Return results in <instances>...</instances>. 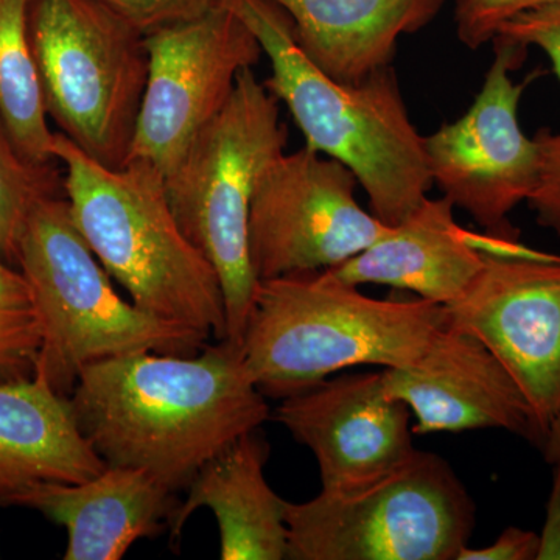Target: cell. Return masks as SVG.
I'll use <instances>...</instances> for the list:
<instances>
[{
	"label": "cell",
	"instance_id": "d4e9b609",
	"mask_svg": "<svg viewBox=\"0 0 560 560\" xmlns=\"http://www.w3.org/2000/svg\"><path fill=\"white\" fill-rule=\"evenodd\" d=\"M536 139L540 147L539 180L526 202L537 223L560 238V132L541 128Z\"/></svg>",
	"mask_w": 560,
	"mask_h": 560
},
{
	"label": "cell",
	"instance_id": "9a60e30c",
	"mask_svg": "<svg viewBox=\"0 0 560 560\" xmlns=\"http://www.w3.org/2000/svg\"><path fill=\"white\" fill-rule=\"evenodd\" d=\"M178 492L147 470L110 467L75 485L43 482L16 506L40 512L68 533L65 560H119L140 539L171 529Z\"/></svg>",
	"mask_w": 560,
	"mask_h": 560
},
{
	"label": "cell",
	"instance_id": "7c38bea8",
	"mask_svg": "<svg viewBox=\"0 0 560 560\" xmlns=\"http://www.w3.org/2000/svg\"><path fill=\"white\" fill-rule=\"evenodd\" d=\"M145 44L149 79L128 161L150 162L165 176L264 50L226 0L198 20L150 33Z\"/></svg>",
	"mask_w": 560,
	"mask_h": 560
},
{
	"label": "cell",
	"instance_id": "30bf717a",
	"mask_svg": "<svg viewBox=\"0 0 560 560\" xmlns=\"http://www.w3.org/2000/svg\"><path fill=\"white\" fill-rule=\"evenodd\" d=\"M444 307L448 327L503 363L547 434L560 410V256L488 235L477 278Z\"/></svg>",
	"mask_w": 560,
	"mask_h": 560
},
{
	"label": "cell",
	"instance_id": "603a6c76",
	"mask_svg": "<svg viewBox=\"0 0 560 560\" xmlns=\"http://www.w3.org/2000/svg\"><path fill=\"white\" fill-rule=\"evenodd\" d=\"M556 3L560 0H456V35L467 49L478 50L492 43L508 21Z\"/></svg>",
	"mask_w": 560,
	"mask_h": 560
},
{
	"label": "cell",
	"instance_id": "7402d4cb",
	"mask_svg": "<svg viewBox=\"0 0 560 560\" xmlns=\"http://www.w3.org/2000/svg\"><path fill=\"white\" fill-rule=\"evenodd\" d=\"M43 326L27 279L0 260V382L35 375Z\"/></svg>",
	"mask_w": 560,
	"mask_h": 560
},
{
	"label": "cell",
	"instance_id": "5bb4252c",
	"mask_svg": "<svg viewBox=\"0 0 560 560\" xmlns=\"http://www.w3.org/2000/svg\"><path fill=\"white\" fill-rule=\"evenodd\" d=\"M386 393L416 418L415 434L504 430L544 444L536 412L478 338L445 326L415 363L382 370Z\"/></svg>",
	"mask_w": 560,
	"mask_h": 560
},
{
	"label": "cell",
	"instance_id": "3957f363",
	"mask_svg": "<svg viewBox=\"0 0 560 560\" xmlns=\"http://www.w3.org/2000/svg\"><path fill=\"white\" fill-rule=\"evenodd\" d=\"M51 153L77 228L132 304L210 340H226L219 272L180 230L162 172L145 161L106 167L61 132L54 135Z\"/></svg>",
	"mask_w": 560,
	"mask_h": 560
},
{
	"label": "cell",
	"instance_id": "6da1fadb",
	"mask_svg": "<svg viewBox=\"0 0 560 560\" xmlns=\"http://www.w3.org/2000/svg\"><path fill=\"white\" fill-rule=\"evenodd\" d=\"M83 436L110 467H132L175 492L206 463L271 419L242 345L195 355L138 352L88 364L69 396Z\"/></svg>",
	"mask_w": 560,
	"mask_h": 560
},
{
	"label": "cell",
	"instance_id": "52a82bcc",
	"mask_svg": "<svg viewBox=\"0 0 560 560\" xmlns=\"http://www.w3.org/2000/svg\"><path fill=\"white\" fill-rule=\"evenodd\" d=\"M28 31L58 132L106 167L125 165L149 79L145 35L101 0H31Z\"/></svg>",
	"mask_w": 560,
	"mask_h": 560
},
{
	"label": "cell",
	"instance_id": "ac0fdd59",
	"mask_svg": "<svg viewBox=\"0 0 560 560\" xmlns=\"http://www.w3.org/2000/svg\"><path fill=\"white\" fill-rule=\"evenodd\" d=\"M105 460L83 436L68 396L43 375L0 382V506L43 482L97 477Z\"/></svg>",
	"mask_w": 560,
	"mask_h": 560
},
{
	"label": "cell",
	"instance_id": "e0dca14e",
	"mask_svg": "<svg viewBox=\"0 0 560 560\" xmlns=\"http://www.w3.org/2000/svg\"><path fill=\"white\" fill-rule=\"evenodd\" d=\"M268 458L270 444L257 429L206 463L175 512L168 529L172 545L178 544L194 512L206 508L219 525L221 560L287 559V501L268 485Z\"/></svg>",
	"mask_w": 560,
	"mask_h": 560
},
{
	"label": "cell",
	"instance_id": "d6986e66",
	"mask_svg": "<svg viewBox=\"0 0 560 560\" xmlns=\"http://www.w3.org/2000/svg\"><path fill=\"white\" fill-rule=\"evenodd\" d=\"M298 46L330 79L359 83L389 68L401 36L429 27L445 0H271Z\"/></svg>",
	"mask_w": 560,
	"mask_h": 560
},
{
	"label": "cell",
	"instance_id": "9c48e42d",
	"mask_svg": "<svg viewBox=\"0 0 560 560\" xmlns=\"http://www.w3.org/2000/svg\"><path fill=\"white\" fill-rule=\"evenodd\" d=\"M492 44L493 60L470 108L425 136V153L441 197L469 213L485 234L518 241L510 215L529 200L540 172L539 142L518 120L528 81L512 79L528 47L503 36Z\"/></svg>",
	"mask_w": 560,
	"mask_h": 560
},
{
	"label": "cell",
	"instance_id": "4316f807",
	"mask_svg": "<svg viewBox=\"0 0 560 560\" xmlns=\"http://www.w3.org/2000/svg\"><path fill=\"white\" fill-rule=\"evenodd\" d=\"M539 534L510 526L486 548L466 547L456 560H536Z\"/></svg>",
	"mask_w": 560,
	"mask_h": 560
},
{
	"label": "cell",
	"instance_id": "cb8c5ba5",
	"mask_svg": "<svg viewBox=\"0 0 560 560\" xmlns=\"http://www.w3.org/2000/svg\"><path fill=\"white\" fill-rule=\"evenodd\" d=\"M143 35L205 16L219 0H101Z\"/></svg>",
	"mask_w": 560,
	"mask_h": 560
},
{
	"label": "cell",
	"instance_id": "ffe728a7",
	"mask_svg": "<svg viewBox=\"0 0 560 560\" xmlns=\"http://www.w3.org/2000/svg\"><path fill=\"white\" fill-rule=\"evenodd\" d=\"M31 0H0V119L16 149L36 164L57 162L28 31Z\"/></svg>",
	"mask_w": 560,
	"mask_h": 560
},
{
	"label": "cell",
	"instance_id": "277c9868",
	"mask_svg": "<svg viewBox=\"0 0 560 560\" xmlns=\"http://www.w3.org/2000/svg\"><path fill=\"white\" fill-rule=\"evenodd\" d=\"M445 326L444 305L374 300L326 270L261 280L242 348L257 388L282 400L349 368L408 366Z\"/></svg>",
	"mask_w": 560,
	"mask_h": 560
},
{
	"label": "cell",
	"instance_id": "7a4b0ae2",
	"mask_svg": "<svg viewBox=\"0 0 560 560\" xmlns=\"http://www.w3.org/2000/svg\"><path fill=\"white\" fill-rule=\"evenodd\" d=\"M270 62L268 91L287 106L305 147L341 162L366 194L371 212L394 226L433 187L425 136L412 124L394 69L341 83L298 46L290 18L271 0H226Z\"/></svg>",
	"mask_w": 560,
	"mask_h": 560
},
{
	"label": "cell",
	"instance_id": "44dd1931",
	"mask_svg": "<svg viewBox=\"0 0 560 560\" xmlns=\"http://www.w3.org/2000/svg\"><path fill=\"white\" fill-rule=\"evenodd\" d=\"M58 165L27 160L0 119V260L16 267L21 237L33 210L47 198L66 195Z\"/></svg>",
	"mask_w": 560,
	"mask_h": 560
},
{
	"label": "cell",
	"instance_id": "4fadbf2b",
	"mask_svg": "<svg viewBox=\"0 0 560 560\" xmlns=\"http://www.w3.org/2000/svg\"><path fill=\"white\" fill-rule=\"evenodd\" d=\"M271 419L315 455L324 492L368 488L418 453L410 408L386 393L382 371L326 378L282 399Z\"/></svg>",
	"mask_w": 560,
	"mask_h": 560
},
{
	"label": "cell",
	"instance_id": "ba28073f",
	"mask_svg": "<svg viewBox=\"0 0 560 560\" xmlns=\"http://www.w3.org/2000/svg\"><path fill=\"white\" fill-rule=\"evenodd\" d=\"M475 503L438 453L349 493L287 501L289 560H456L475 530Z\"/></svg>",
	"mask_w": 560,
	"mask_h": 560
},
{
	"label": "cell",
	"instance_id": "8fae6325",
	"mask_svg": "<svg viewBox=\"0 0 560 560\" xmlns=\"http://www.w3.org/2000/svg\"><path fill=\"white\" fill-rule=\"evenodd\" d=\"M359 180L341 162L302 147L264 173L249 215L250 264L259 282L326 271L388 230L355 197Z\"/></svg>",
	"mask_w": 560,
	"mask_h": 560
},
{
	"label": "cell",
	"instance_id": "f1b7e54d",
	"mask_svg": "<svg viewBox=\"0 0 560 560\" xmlns=\"http://www.w3.org/2000/svg\"><path fill=\"white\" fill-rule=\"evenodd\" d=\"M544 458L548 464H556L560 460V410L555 419L548 425L547 434H545L544 444L540 447Z\"/></svg>",
	"mask_w": 560,
	"mask_h": 560
},
{
	"label": "cell",
	"instance_id": "83f0119b",
	"mask_svg": "<svg viewBox=\"0 0 560 560\" xmlns=\"http://www.w3.org/2000/svg\"><path fill=\"white\" fill-rule=\"evenodd\" d=\"M552 485L547 503V517L539 534L536 560H560V460L552 464Z\"/></svg>",
	"mask_w": 560,
	"mask_h": 560
},
{
	"label": "cell",
	"instance_id": "484cf974",
	"mask_svg": "<svg viewBox=\"0 0 560 560\" xmlns=\"http://www.w3.org/2000/svg\"><path fill=\"white\" fill-rule=\"evenodd\" d=\"M497 36L544 51L560 80V3L518 14Z\"/></svg>",
	"mask_w": 560,
	"mask_h": 560
},
{
	"label": "cell",
	"instance_id": "8992f818",
	"mask_svg": "<svg viewBox=\"0 0 560 560\" xmlns=\"http://www.w3.org/2000/svg\"><path fill=\"white\" fill-rule=\"evenodd\" d=\"M287 142L278 98L254 69H245L224 108L165 175L180 230L219 272L226 340L238 345L259 289L250 264V205L261 176L285 153Z\"/></svg>",
	"mask_w": 560,
	"mask_h": 560
},
{
	"label": "cell",
	"instance_id": "2e32d148",
	"mask_svg": "<svg viewBox=\"0 0 560 560\" xmlns=\"http://www.w3.org/2000/svg\"><path fill=\"white\" fill-rule=\"evenodd\" d=\"M453 212L447 198L427 197L366 249L327 271L359 289L386 285L434 304H452L477 278L488 245V234L463 230Z\"/></svg>",
	"mask_w": 560,
	"mask_h": 560
},
{
	"label": "cell",
	"instance_id": "5b68a950",
	"mask_svg": "<svg viewBox=\"0 0 560 560\" xmlns=\"http://www.w3.org/2000/svg\"><path fill=\"white\" fill-rule=\"evenodd\" d=\"M16 267L31 285L43 326L35 372L62 396H70L80 372L95 361L138 352L195 355L210 341L117 293L77 228L66 195L33 210Z\"/></svg>",
	"mask_w": 560,
	"mask_h": 560
}]
</instances>
